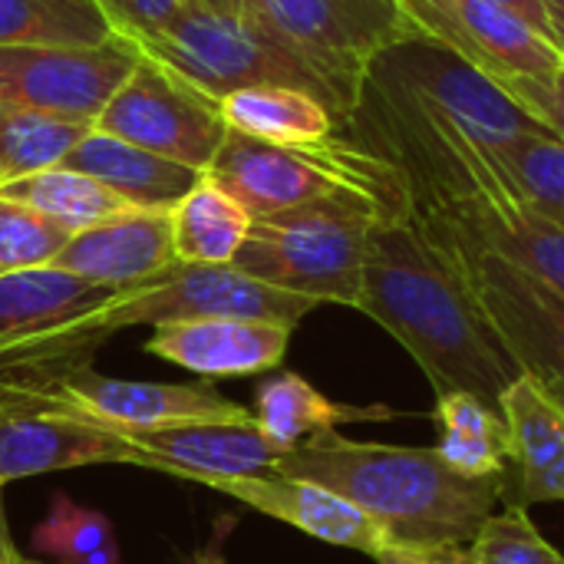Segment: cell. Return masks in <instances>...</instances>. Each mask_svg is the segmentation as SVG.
Masks as SVG:
<instances>
[{"label": "cell", "instance_id": "obj_3", "mask_svg": "<svg viewBox=\"0 0 564 564\" xmlns=\"http://www.w3.org/2000/svg\"><path fill=\"white\" fill-rule=\"evenodd\" d=\"M278 473L317 482L367 512L393 545H469L506 492V476L466 479L436 449L360 443L337 430L288 449Z\"/></svg>", "mask_w": 564, "mask_h": 564}, {"label": "cell", "instance_id": "obj_16", "mask_svg": "<svg viewBox=\"0 0 564 564\" xmlns=\"http://www.w3.org/2000/svg\"><path fill=\"white\" fill-rule=\"evenodd\" d=\"M119 294L122 291L89 284L53 264L0 274V357L106 340L89 330V321Z\"/></svg>", "mask_w": 564, "mask_h": 564}, {"label": "cell", "instance_id": "obj_1", "mask_svg": "<svg viewBox=\"0 0 564 564\" xmlns=\"http://www.w3.org/2000/svg\"><path fill=\"white\" fill-rule=\"evenodd\" d=\"M347 132L400 169L416 215L564 294V228L525 202L489 149L473 142L380 63L367 69Z\"/></svg>", "mask_w": 564, "mask_h": 564}, {"label": "cell", "instance_id": "obj_30", "mask_svg": "<svg viewBox=\"0 0 564 564\" xmlns=\"http://www.w3.org/2000/svg\"><path fill=\"white\" fill-rule=\"evenodd\" d=\"M33 552L63 564H122L112 522L89 506L56 492L46 519L30 535Z\"/></svg>", "mask_w": 564, "mask_h": 564}, {"label": "cell", "instance_id": "obj_22", "mask_svg": "<svg viewBox=\"0 0 564 564\" xmlns=\"http://www.w3.org/2000/svg\"><path fill=\"white\" fill-rule=\"evenodd\" d=\"M59 165L102 182L126 205L152 212H172L205 178V172L122 142L109 132H99L96 126L69 149Z\"/></svg>", "mask_w": 564, "mask_h": 564}, {"label": "cell", "instance_id": "obj_12", "mask_svg": "<svg viewBox=\"0 0 564 564\" xmlns=\"http://www.w3.org/2000/svg\"><path fill=\"white\" fill-rule=\"evenodd\" d=\"M139 56L126 36L106 46H0V106L96 122Z\"/></svg>", "mask_w": 564, "mask_h": 564}, {"label": "cell", "instance_id": "obj_14", "mask_svg": "<svg viewBox=\"0 0 564 564\" xmlns=\"http://www.w3.org/2000/svg\"><path fill=\"white\" fill-rule=\"evenodd\" d=\"M50 397L112 430H155V426L198 423V420L251 416V410L221 397L212 383L119 380L93 370L89 360L63 370L59 380L50 387Z\"/></svg>", "mask_w": 564, "mask_h": 564}, {"label": "cell", "instance_id": "obj_28", "mask_svg": "<svg viewBox=\"0 0 564 564\" xmlns=\"http://www.w3.org/2000/svg\"><path fill=\"white\" fill-rule=\"evenodd\" d=\"M0 195L17 205L33 208L36 215L50 218L53 225H59L69 235L132 208L119 195H112L102 182H96L76 169H66V165H53V169L33 172L26 178H17V182L3 185Z\"/></svg>", "mask_w": 564, "mask_h": 564}, {"label": "cell", "instance_id": "obj_10", "mask_svg": "<svg viewBox=\"0 0 564 564\" xmlns=\"http://www.w3.org/2000/svg\"><path fill=\"white\" fill-rule=\"evenodd\" d=\"M93 126L195 172H208L228 135L221 102L208 99L145 53Z\"/></svg>", "mask_w": 564, "mask_h": 564}, {"label": "cell", "instance_id": "obj_18", "mask_svg": "<svg viewBox=\"0 0 564 564\" xmlns=\"http://www.w3.org/2000/svg\"><path fill=\"white\" fill-rule=\"evenodd\" d=\"M195 486L231 496L241 506L337 549H354L377 558L383 549L393 545L390 535L367 512H360L344 496L307 479H294L284 473H261V476L195 479Z\"/></svg>", "mask_w": 564, "mask_h": 564}, {"label": "cell", "instance_id": "obj_31", "mask_svg": "<svg viewBox=\"0 0 564 564\" xmlns=\"http://www.w3.org/2000/svg\"><path fill=\"white\" fill-rule=\"evenodd\" d=\"M486 149V145H482ZM525 202L564 228V139L555 132L516 135L489 149Z\"/></svg>", "mask_w": 564, "mask_h": 564}, {"label": "cell", "instance_id": "obj_13", "mask_svg": "<svg viewBox=\"0 0 564 564\" xmlns=\"http://www.w3.org/2000/svg\"><path fill=\"white\" fill-rule=\"evenodd\" d=\"M142 466V453L112 426L53 400H30L0 410V489L43 473L83 466Z\"/></svg>", "mask_w": 564, "mask_h": 564}, {"label": "cell", "instance_id": "obj_20", "mask_svg": "<svg viewBox=\"0 0 564 564\" xmlns=\"http://www.w3.org/2000/svg\"><path fill=\"white\" fill-rule=\"evenodd\" d=\"M291 334V327L264 321H188L152 327L145 350L195 377L228 380L281 367Z\"/></svg>", "mask_w": 564, "mask_h": 564}, {"label": "cell", "instance_id": "obj_17", "mask_svg": "<svg viewBox=\"0 0 564 564\" xmlns=\"http://www.w3.org/2000/svg\"><path fill=\"white\" fill-rule=\"evenodd\" d=\"M142 453V466L195 482L278 473L284 449L268 440L254 413L245 420H198L155 430H116Z\"/></svg>", "mask_w": 564, "mask_h": 564}, {"label": "cell", "instance_id": "obj_42", "mask_svg": "<svg viewBox=\"0 0 564 564\" xmlns=\"http://www.w3.org/2000/svg\"><path fill=\"white\" fill-rule=\"evenodd\" d=\"M10 545H13V539H10V525H7V512H3V489H0V558Z\"/></svg>", "mask_w": 564, "mask_h": 564}, {"label": "cell", "instance_id": "obj_37", "mask_svg": "<svg viewBox=\"0 0 564 564\" xmlns=\"http://www.w3.org/2000/svg\"><path fill=\"white\" fill-rule=\"evenodd\" d=\"M377 564H473L469 558V545H433V549H420V545H390L383 549Z\"/></svg>", "mask_w": 564, "mask_h": 564}, {"label": "cell", "instance_id": "obj_45", "mask_svg": "<svg viewBox=\"0 0 564 564\" xmlns=\"http://www.w3.org/2000/svg\"><path fill=\"white\" fill-rule=\"evenodd\" d=\"M17 564H40V562H26V558H23V552H20V558H17Z\"/></svg>", "mask_w": 564, "mask_h": 564}, {"label": "cell", "instance_id": "obj_26", "mask_svg": "<svg viewBox=\"0 0 564 564\" xmlns=\"http://www.w3.org/2000/svg\"><path fill=\"white\" fill-rule=\"evenodd\" d=\"M248 231L251 215L208 178L172 208V245L185 264H231Z\"/></svg>", "mask_w": 564, "mask_h": 564}, {"label": "cell", "instance_id": "obj_21", "mask_svg": "<svg viewBox=\"0 0 564 564\" xmlns=\"http://www.w3.org/2000/svg\"><path fill=\"white\" fill-rule=\"evenodd\" d=\"M509 436L512 463L506 473V506L564 502V406L532 377H519L499 403Z\"/></svg>", "mask_w": 564, "mask_h": 564}, {"label": "cell", "instance_id": "obj_2", "mask_svg": "<svg viewBox=\"0 0 564 564\" xmlns=\"http://www.w3.org/2000/svg\"><path fill=\"white\" fill-rule=\"evenodd\" d=\"M357 311L393 334L440 393L502 403L525 377L466 281L436 251L410 208V195L383 208L367 235Z\"/></svg>", "mask_w": 564, "mask_h": 564}, {"label": "cell", "instance_id": "obj_41", "mask_svg": "<svg viewBox=\"0 0 564 564\" xmlns=\"http://www.w3.org/2000/svg\"><path fill=\"white\" fill-rule=\"evenodd\" d=\"M212 10H221V13H241L245 10V0H198Z\"/></svg>", "mask_w": 564, "mask_h": 564}, {"label": "cell", "instance_id": "obj_40", "mask_svg": "<svg viewBox=\"0 0 564 564\" xmlns=\"http://www.w3.org/2000/svg\"><path fill=\"white\" fill-rule=\"evenodd\" d=\"M192 564H225V552H221V535H215L212 542H208V549L195 558Z\"/></svg>", "mask_w": 564, "mask_h": 564}, {"label": "cell", "instance_id": "obj_43", "mask_svg": "<svg viewBox=\"0 0 564 564\" xmlns=\"http://www.w3.org/2000/svg\"><path fill=\"white\" fill-rule=\"evenodd\" d=\"M17 558H20V549H17V545H10V549L3 552V558H0V564H17Z\"/></svg>", "mask_w": 564, "mask_h": 564}, {"label": "cell", "instance_id": "obj_29", "mask_svg": "<svg viewBox=\"0 0 564 564\" xmlns=\"http://www.w3.org/2000/svg\"><path fill=\"white\" fill-rule=\"evenodd\" d=\"M89 129L93 122L83 119L0 106V188L59 165Z\"/></svg>", "mask_w": 564, "mask_h": 564}, {"label": "cell", "instance_id": "obj_36", "mask_svg": "<svg viewBox=\"0 0 564 564\" xmlns=\"http://www.w3.org/2000/svg\"><path fill=\"white\" fill-rule=\"evenodd\" d=\"M119 36H142L165 26L185 0H96Z\"/></svg>", "mask_w": 564, "mask_h": 564}, {"label": "cell", "instance_id": "obj_39", "mask_svg": "<svg viewBox=\"0 0 564 564\" xmlns=\"http://www.w3.org/2000/svg\"><path fill=\"white\" fill-rule=\"evenodd\" d=\"M542 7H545L549 26H552V36H555L558 50L564 53V0H542Z\"/></svg>", "mask_w": 564, "mask_h": 564}, {"label": "cell", "instance_id": "obj_38", "mask_svg": "<svg viewBox=\"0 0 564 564\" xmlns=\"http://www.w3.org/2000/svg\"><path fill=\"white\" fill-rule=\"evenodd\" d=\"M492 3H499V7H506V10H512L516 17H522L529 26H535L542 36H549L552 43H555V36H552V26H549V17H545V7H542V0H492ZM558 46V43H555Z\"/></svg>", "mask_w": 564, "mask_h": 564}, {"label": "cell", "instance_id": "obj_6", "mask_svg": "<svg viewBox=\"0 0 564 564\" xmlns=\"http://www.w3.org/2000/svg\"><path fill=\"white\" fill-rule=\"evenodd\" d=\"M205 178L231 195L251 218L337 192H367L380 202L406 195L400 169L350 135H334L317 145H274L228 129Z\"/></svg>", "mask_w": 564, "mask_h": 564}, {"label": "cell", "instance_id": "obj_5", "mask_svg": "<svg viewBox=\"0 0 564 564\" xmlns=\"http://www.w3.org/2000/svg\"><path fill=\"white\" fill-rule=\"evenodd\" d=\"M397 202H380L367 192H337L251 218V231L231 264L288 294L357 307L370 225Z\"/></svg>", "mask_w": 564, "mask_h": 564}, {"label": "cell", "instance_id": "obj_9", "mask_svg": "<svg viewBox=\"0 0 564 564\" xmlns=\"http://www.w3.org/2000/svg\"><path fill=\"white\" fill-rule=\"evenodd\" d=\"M245 10L327 73L354 106L367 69L393 46L420 36L403 0H245Z\"/></svg>", "mask_w": 564, "mask_h": 564}, {"label": "cell", "instance_id": "obj_23", "mask_svg": "<svg viewBox=\"0 0 564 564\" xmlns=\"http://www.w3.org/2000/svg\"><path fill=\"white\" fill-rule=\"evenodd\" d=\"M251 413L258 426L268 433V440L278 443L284 453L344 423H383L397 416V410H390L387 403H370V406L337 403L294 370L268 373L254 390Z\"/></svg>", "mask_w": 564, "mask_h": 564}, {"label": "cell", "instance_id": "obj_15", "mask_svg": "<svg viewBox=\"0 0 564 564\" xmlns=\"http://www.w3.org/2000/svg\"><path fill=\"white\" fill-rule=\"evenodd\" d=\"M403 7L420 33L443 40L492 79H552L564 69V53L549 36L492 0H403Z\"/></svg>", "mask_w": 564, "mask_h": 564}, {"label": "cell", "instance_id": "obj_11", "mask_svg": "<svg viewBox=\"0 0 564 564\" xmlns=\"http://www.w3.org/2000/svg\"><path fill=\"white\" fill-rule=\"evenodd\" d=\"M377 63L486 149L516 135L549 132L502 89L499 79H492L486 69L469 63L463 53L436 36H410L400 46L387 50Z\"/></svg>", "mask_w": 564, "mask_h": 564}, {"label": "cell", "instance_id": "obj_35", "mask_svg": "<svg viewBox=\"0 0 564 564\" xmlns=\"http://www.w3.org/2000/svg\"><path fill=\"white\" fill-rule=\"evenodd\" d=\"M502 89L529 109L549 132L564 139V69L552 79H535V76H499Z\"/></svg>", "mask_w": 564, "mask_h": 564}, {"label": "cell", "instance_id": "obj_8", "mask_svg": "<svg viewBox=\"0 0 564 564\" xmlns=\"http://www.w3.org/2000/svg\"><path fill=\"white\" fill-rule=\"evenodd\" d=\"M416 215V212H413ZM436 251L466 281L522 373L545 383L564 387V294L519 264L459 241L443 225L416 215Z\"/></svg>", "mask_w": 564, "mask_h": 564}, {"label": "cell", "instance_id": "obj_33", "mask_svg": "<svg viewBox=\"0 0 564 564\" xmlns=\"http://www.w3.org/2000/svg\"><path fill=\"white\" fill-rule=\"evenodd\" d=\"M99 344L102 340H79V344L50 347V350L3 354L0 357V410H7L13 403L46 400V393L59 380V373L69 370L73 364L89 360Z\"/></svg>", "mask_w": 564, "mask_h": 564}, {"label": "cell", "instance_id": "obj_25", "mask_svg": "<svg viewBox=\"0 0 564 564\" xmlns=\"http://www.w3.org/2000/svg\"><path fill=\"white\" fill-rule=\"evenodd\" d=\"M440 420V459L466 476V479H489L506 476L512 463V436L502 410L482 403L473 393H440L436 413Z\"/></svg>", "mask_w": 564, "mask_h": 564}, {"label": "cell", "instance_id": "obj_24", "mask_svg": "<svg viewBox=\"0 0 564 564\" xmlns=\"http://www.w3.org/2000/svg\"><path fill=\"white\" fill-rule=\"evenodd\" d=\"M221 116L228 129L274 145H317L344 132L321 99L291 86L238 89L221 99Z\"/></svg>", "mask_w": 564, "mask_h": 564}, {"label": "cell", "instance_id": "obj_32", "mask_svg": "<svg viewBox=\"0 0 564 564\" xmlns=\"http://www.w3.org/2000/svg\"><path fill=\"white\" fill-rule=\"evenodd\" d=\"M473 564H564V555L542 539L532 525L529 509L506 506V512H492L476 539L469 542Z\"/></svg>", "mask_w": 564, "mask_h": 564}, {"label": "cell", "instance_id": "obj_44", "mask_svg": "<svg viewBox=\"0 0 564 564\" xmlns=\"http://www.w3.org/2000/svg\"><path fill=\"white\" fill-rule=\"evenodd\" d=\"M542 387H545V383H542ZM545 390H549V393H552V397H555V400L564 406V387H545Z\"/></svg>", "mask_w": 564, "mask_h": 564}, {"label": "cell", "instance_id": "obj_27", "mask_svg": "<svg viewBox=\"0 0 564 564\" xmlns=\"http://www.w3.org/2000/svg\"><path fill=\"white\" fill-rule=\"evenodd\" d=\"M116 36L96 0H0V46H106Z\"/></svg>", "mask_w": 564, "mask_h": 564}, {"label": "cell", "instance_id": "obj_7", "mask_svg": "<svg viewBox=\"0 0 564 564\" xmlns=\"http://www.w3.org/2000/svg\"><path fill=\"white\" fill-rule=\"evenodd\" d=\"M314 307L321 304L254 281L235 264L175 261L145 284L122 291L89 321V330L109 337L126 327H165L188 321H264L294 330Z\"/></svg>", "mask_w": 564, "mask_h": 564}, {"label": "cell", "instance_id": "obj_19", "mask_svg": "<svg viewBox=\"0 0 564 564\" xmlns=\"http://www.w3.org/2000/svg\"><path fill=\"white\" fill-rule=\"evenodd\" d=\"M175 261L172 212L126 208L93 228L76 231L53 258V268L69 271L89 284L129 291Z\"/></svg>", "mask_w": 564, "mask_h": 564}, {"label": "cell", "instance_id": "obj_4", "mask_svg": "<svg viewBox=\"0 0 564 564\" xmlns=\"http://www.w3.org/2000/svg\"><path fill=\"white\" fill-rule=\"evenodd\" d=\"M126 40L215 102L251 86H291L321 99L344 132L357 112L350 96L327 73L248 10L221 13L198 0H185L155 33Z\"/></svg>", "mask_w": 564, "mask_h": 564}, {"label": "cell", "instance_id": "obj_34", "mask_svg": "<svg viewBox=\"0 0 564 564\" xmlns=\"http://www.w3.org/2000/svg\"><path fill=\"white\" fill-rule=\"evenodd\" d=\"M69 238L73 235L50 218L0 195V274L53 264Z\"/></svg>", "mask_w": 564, "mask_h": 564}]
</instances>
